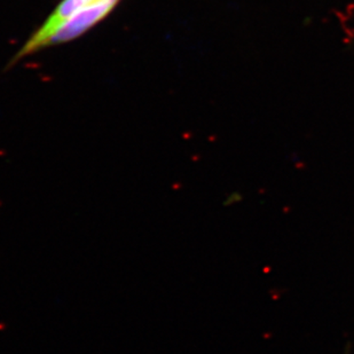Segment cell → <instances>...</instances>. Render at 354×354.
I'll return each instance as SVG.
<instances>
[{"instance_id": "6da1fadb", "label": "cell", "mask_w": 354, "mask_h": 354, "mask_svg": "<svg viewBox=\"0 0 354 354\" xmlns=\"http://www.w3.org/2000/svg\"><path fill=\"white\" fill-rule=\"evenodd\" d=\"M122 0H95L87 6L80 8L71 17L62 21L46 34L34 35L24 43V46L14 55L12 64L29 57L30 54L50 46L69 43L80 37L106 19Z\"/></svg>"}, {"instance_id": "7a4b0ae2", "label": "cell", "mask_w": 354, "mask_h": 354, "mask_svg": "<svg viewBox=\"0 0 354 354\" xmlns=\"http://www.w3.org/2000/svg\"><path fill=\"white\" fill-rule=\"evenodd\" d=\"M93 1L95 0H61L60 3L55 7V10L50 13V17H47V20L41 24V27L35 31L34 35L46 34L47 31L52 30L62 21L71 17L80 8L90 5Z\"/></svg>"}, {"instance_id": "3957f363", "label": "cell", "mask_w": 354, "mask_h": 354, "mask_svg": "<svg viewBox=\"0 0 354 354\" xmlns=\"http://www.w3.org/2000/svg\"><path fill=\"white\" fill-rule=\"evenodd\" d=\"M310 22H312L311 17H306V19H305L304 21L305 26H308V24H310Z\"/></svg>"}]
</instances>
